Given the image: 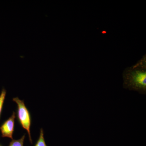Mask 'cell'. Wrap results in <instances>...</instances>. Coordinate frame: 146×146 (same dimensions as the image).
<instances>
[{
  "label": "cell",
  "instance_id": "277c9868",
  "mask_svg": "<svg viewBox=\"0 0 146 146\" xmlns=\"http://www.w3.org/2000/svg\"><path fill=\"white\" fill-rule=\"evenodd\" d=\"M35 146H47L44 138V131L42 129L40 130V136Z\"/></svg>",
  "mask_w": 146,
  "mask_h": 146
},
{
  "label": "cell",
  "instance_id": "3957f363",
  "mask_svg": "<svg viewBox=\"0 0 146 146\" xmlns=\"http://www.w3.org/2000/svg\"><path fill=\"white\" fill-rule=\"evenodd\" d=\"M16 113L13 112L11 117L4 122L0 127V130L2 137H7L13 140V134L14 131Z\"/></svg>",
  "mask_w": 146,
  "mask_h": 146
},
{
  "label": "cell",
  "instance_id": "52a82bcc",
  "mask_svg": "<svg viewBox=\"0 0 146 146\" xmlns=\"http://www.w3.org/2000/svg\"><path fill=\"white\" fill-rule=\"evenodd\" d=\"M0 146H1V145H0Z\"/></svg>",
  "mask_w": 146,
  "mask_h": 146
},
{
  "label": "cell",
  "instance_id": "8992f818",
  "mask_svg": "<svg viewBox=\"0 0 146 146\" xmlns=\"http://www.w3.org/2000/svg\"><path fill=\"white\" fill-rule=\"evenodd\" d=\"M6 95V91L5 89H3L0 94V117L1 115L2 111L3 106L5 100Z\"/></svg>",
  "mask_w": 146,
  "mask_h": 146
},
{
  "label": "cell",
  "instance_id": "5b68a950",
  "mask_svg": "<svg viewBox=\"0 0 146 146\" xmlns=\"http://www.w3.org/2000/svg\"><path fill=\"white\" fill-rule=\"evenodd\" d=\"M25 138V135H24L19 140H12L9 146H24V142Z\"/></svg>",
  "mask_w": 146,
  "mask_h": 146
},
{
  "label": "cell",
  "instance_id": "7a4b0ae2",
  "mask_svg": "<svg viewBox=\"0 0 146 146\" xmlns=\"http://www.w3.org/2000/svg\"><path fill=\"white\" fill-rule=\"evenodd\" d=\"M18 106L17 115L18 121L22 127L27 131L31 143H32L30 128L31 126V117L30 113L26 106L23 100H21L18 98H13Z\"/></svg>",
  "mask_w": 146,
  "mask_h": 146
},
{
  "label": "cell",
  "instance_id": "6da1fadb",
  "mask_svg": "<svg viewBox=\"0 0 146 146\" xmlns=\"http://www.w3.org/2000/svg\"><path fill=\"white\" fill-rule=\"evenodd\" d=\"M123 77L125 88L138 91L140 94H146V66L143 60L126 69L123 74Z\"/></svg>",
  "mask_w": 146,
  "mask_h": 146
}]
</instances>
